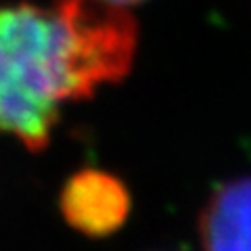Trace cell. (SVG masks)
<instances>
[{
	"instance_id": "2",
	"label": "cell",
	"mask_w": 251,
	"mask_h": 251,
	"mask_svg": "<svg viewBox=\"0 0 251 251\" xmlns=\"http://www.w3.org/2000/svg\"><path fill=\"white\" fill-rule=\"evenodd\" d=\"M52 11L67 34L75 100L90 99L99 86L115 84L130 74L138 27L128 9L105 0H54Z\"/></svg>"
},
{
	"instance_id": "3",
	"label": "cell",
	"mask_w": 251,
	"mask_h": 251,
	"mask_svg": "<svg viewBox=\"0 0 251 251\" xmlns=\"http://www.w3.org/2000/svg\"><path fill=\"white\" fill-rule=\"evenodd\" d=\"M63 220L84 237L105 239L126 224L132 209V195L111 172L84 168L72 174L59 193Z\"/></svg>"
},
{
	"instance_id": "5",
	"label": "cell",
	"mask_w": 251,
	"mask_h": 251,
	"mask_svg": "<svg viewBox=\"0 0 251 251\" xmlns=\"http://www.w3.org/2000/svg\"><path fill=\"white\" fill-rule=\"evenodd\" d=\"M105 2H109V4H115V6H124V9H128V6H132V4H140V2H145V0H105Z\"/></svg>"
},
{
	"instance_id": "1",
	"label": "cell",
	"mask_w": 251,
	"mask_h": 251,
	"mask_svg": "<svg viewBox=\"0 0 251 251\" xmlns=\"http://www.w3.org/2000/svg\"><path fill=\"white\" fill-rule=\"evenodd\" d=\"M63 100H75V92L57 13L29 2L0 9V132L40 153Z\"/></svg>"
},
{
	"instance_id": "4",
	"label": "cell",
	"mask_w": 251,
	"mask_h": 251,
	"mask_svg": "<svg viewBox=\"0 0 251 251\" xmlns=\"http://www.w3.org/2000/svg\"><path fill=\"white\" fill-rule=\"evenodd\" d=\"M203 251H251V176L220 184L199 214Z\"/></svg>"
}]
</instances>
